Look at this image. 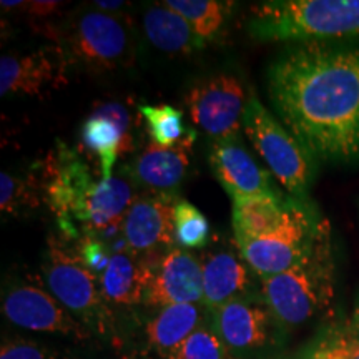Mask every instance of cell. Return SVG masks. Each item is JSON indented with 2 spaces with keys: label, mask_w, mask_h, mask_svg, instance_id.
<instances>
[{
  "label": "cell",
  "mask_w": 359,
  "mask_h": 359,
  "mask_svg": "<svg viewBox=\"0 0 359 359\" xmlns=\"http://www.w3.org/2000/svg\"><path fill=\"white\" fill-rule=\"evenodd\" d=\"M132 250L116 251L100 273V285L107 302L118 306L145 304L151 278V259Z\"/></svg>",
  "instance_id": "cell-20"
},
{
  "label": "cell",
  "mask_w": 359,
  "mask_h": 359,
  "mask_svg": "<svg viewBox=\"0 0 359 359\" xmlns=\"http://www.w3.org/2000/svg\"><path fill=\"white\" fill-rule=\"evenodd\" d=\"M93 6H95L98 11L118 13L122 8H125V6H128V4L123 2V0H114V2H109V0H97V2H93Z\"/></svg>",
  "instance_id": "cell-32"
},
{
  "label": "cell",
  "mask_w": 359,
  "mask_h": 359,
  "mask_svg": "<svg viewBox=\"0 0 359 359\" xmlns=\"http://www.w3.org/2000/svg\"><path fill=\"white\" fill-rule=\"evenodd\" d=\"M151 143L161 148L177 147L190 130L183 125V111L172 105H140L138 107Z\"/></svg>",
  "instance_id": "cell-26"
},
{
  "label": "cell",
  "mask_w": 359,
  "mask_h": 359,
  "mask_svg": "<svg viewBox=\"0 0 359 359\" xmlns=\"http://www.w3.org/2000/svg\"><path fill=\"white\" fill-rule=\"evenodd\" d=\"M203 303V264L188 250L170 248L151 259L145 304L161 309L172 304Z\"/></svg>",
  "instance_id": "cell-11"
},
{
  "label": "cell",
  "mask_w": 359,
  "mask_h": 359,
  "mask_svg": "<svg viewBox=\"0 0 359 359\" xmlns=\"http://www.w3.org/2000/svg\"><path fill=\"white\" fill-rule=\"evenodd\" d=\"M327 224L313 205L293 196L290 217L280 230L262 240L241 241L236 246L259 280L294 266L316 245Z\"/></svg>",
  "instance_id": "cell-7"
},
{
  "label": "cell",
  "mask_w": 359,
  "mask_h": 359,
  "mask_svg": "<svg viewBox=\"0 0 359 359\" xmlns=\"http://www.w3.org/2000/svg\"><path fill=\"white\" fill-rule=\"evenodd\" d=\"M62 2L57 0H34V2L25 4V11L32 20H42L52 17L53 13L60 11Z\"/></svg>",
  "instance_id": "cell-31"
},
{
  "label": "cell",
  "mask_w": 359,
  "mask_h": 359,
  "mask_svg": "<svg viewBox=\"0 0 359 359\" xmlns=\"http://www.w3.org/2000/svg\"><path fill=\"white\" fill-rule=\"evenodd\" d=\"M143 30L154 47L167 53L190 55L206 45L195 34L185 17L170 8L165 2L147 8L143 13Z\"/></svg>",
  "instance_id": "cell-23"
},
{
  "label": "cell",
  "mask_w": 359,
  "mask_h": 359,
  "mask_svg": "<svg viewBox=\"0 0 359 359\" xmlns=\"http://www.w3.org/2000/svg\"><path fill=\"white\" fill-rule=\"evenodd\" d=\"M210 165L231 200L278 191L271 183V173L255 161L240 137L215 142L210 151Z\"/></svg>",
  "instance_id": "cell-16"
},
{
  "label": "cell",
  "mask_w": 359,
  "mask_h": 359,
  "mask_svg": "<svg viewBox=\"0 0 359 359\" xmlns=\"http://www.w3.org/2000/svg\"><path fill=\"white\" fill-rule=\"evenodd\" d=\"M233 233L235 241L262 240L280 230L290 217L293 196L280 191L233 198Z\"/></svg>",
  "instance_id": "cell-19"
},
{
  "label": "cell",
  "mask_w": 359,
  "mask_h": 359,
  "mask_svg": "<svg viewBox=\"0 0 359 359\" xmlns=\"http://www.w3.org/2000/svg\"><path fill=\"white\" fill-rule=\"evenodd\" d=\"M67 64L58 47H42L29 53L0 58V95H42L67 83Z\"/></svg>",
  "instance_id": "cell-13"
},
{
  "label": "cell",
  "mask_w": 359,
  "mask_h": 359,
  "mask_svg": "<svg viewBox=\"0 0 359 359\" xmlns=\"http://www.w3.org/2000/svg\"><path fill=\"white\" fill-rule=\"evenodd\" d=\"M135 200L137 198L130 180L123 177L100 180L80 213L77 226H83L88 233L111 228L123 222Z\"/></svg>",
  "instance_id": "cell-22"
},
{
  "label": "cell",
  "mask_w": 359,
  "mask_h": 359,
  "mask_svg": "<svg viewBox=\"0 0 359 359\" xmlns=\"http://www.w3.org/2000/svg\"><path fill=\"white\" fill-rule=\"evenodd\" d=\"M212 326L231 356L255 353L266 348L275 339L271 313L259 299L238 298L212 311Z\"/></svg>",
  "instance_id": "cell-12"
},
{
  "label": "cell",
  "mask_w": 359,
  "mask_h": 359,
  "mask_svg": "<svg viewBox=\"0 0 359 359\" xmlns=\"http://www.w3.org/2000/svg\"><path fill=\"white\" fill-rule=\"evenodd\" d=\"M42 273L47 290L74 314L90 333L114 331V313L103 294L100 278L60 241L50 238Z\"/></svg>",
  "instance_id": "cell-5"
},
{
  "label": "cell",
  "mask_w": 359,
  "mask_h": 359,
  "mask_svg": "<svg viewBox=\"0 0 359 359\" xmlns=\"http://www.w3.org/2000/svg\"><path fill=\"white\" fill-rule=\"evenodd\" d=\"M246 102L243 85L235 75L228 74L201 80L185 97L191 120L215 142L240 137Z\"/></svg>",
  "instance_id": "cell-9"
},
{
  "label": "cell",
  "mask_w": 359,
  "mask_h": 359,
  "mask_svg": "<svg viewBox=\"0 0 359 359\" xmlns=\"http://www.w3.org/2000/svg\"><path fill=\"white\" fill-rule=\"evenodd\" d=\"M167 359H233V356L215 333L212 323H203Z\"/></svg>",
  "instance_id": "cell-29"
},
{
  "label": "cell",
  "mask_w": 359,
  "mask_h": 359,
  "mask_svg": "<svg viewBox=\"0 0 359 359\" xmlns=\"http://www.w3.org/2000/svg\"><path fill=\"white\" fill-rule=\"evenodd\" d=\"M43 198L58 219L62 231L77 235L79 218L97 182L83 160L67 143L57 140L43 167Z\"/></svg>",
  "instance_id": "cell-8"
},
{
  "label": "cell",
  "mask_w": 359,
  "mask_h": 359,
  "mask_svg": "<svg viewBox=\"0 0 359 359\" xmlns=\"http://www.w3.org/2000/svg\"><path fill=\"white\" fill-rule=\"evenodd\" d=\"M196 132L190 130L177 147L161 148L151 143L133 161L132 175L155 193H175L187 177Z\"/></svg>",
  "instance_id": "cell-18"
},
{
  "label": "cell",
  "mask_w": 359,
  "mask_h": 359,
  "mask_svg": "<svg viewBox=\"0 0 359 359\" xmlns=\"http://www.w3.org/2000/svg\"><path fill=\"white\" fill-rule=\"evenodd\" d=\"M165 4L185 17L195 34L205 43L219 39L235 7L233 2H222V0H167Z\"/></svg>",
  "instance_id": "cell-24"
},
{
  "label": "cell",
  "mask_w": 359,
  "mask_h": 359,
  "mask_svg": "<svg viewBox=\"0 0 359 359\" xmlns=\"http://www.w3.org/2000/svg\"><path fill=\"white\" fill-rule=\"evenodd\" d=\"M334 255L330 224L303 259L286 271L259 278V296L280 327L306 325L334 298Z\"/></svg>",
  "instance_id": "cell-2"
},
{
  "label": "cell",
  "mask_w": 359,
  "mask_h": 359,
  "mask_svg": "<svg viewBox=\"0 0 359 359\" xmlns=\"http://www.w3.org/2000/svg\"><path fill=\"white\" fill-rule=\"evenodd\" d=\"M27 2H20V0H4V2H0V6H2L4 11H11V8H24Z\"/></svg>",
  "instance_id": "cell-34"
},
{
  "label": "cell",
  "mask_w": 359,
  "mask_h": 359,
  "mask_svg": "<svg viewBox=\"0 0 359 359\" xmlns=\"http://www.w3.org/2000/svg\"><path fill=\"white\" fill-rule=\"evenodd\" d=\"M346 325H348L349 327H353V330L359 331V296H358V299H356V304H354V309H353V313H351V318H349Z\"/></svg>",
  "instance_id": "cell-33"
},
{
  "label": "cell",
  "mask_w": 359,
  "mask_h": 359,
  "mask_svg": "<svg viewBox=\"0 0 359 359\" xmlns=\"http://www.w3.org/2000/svg\"><path fill=\"white\" fill-rule=\"evenodd\" d=\"M53 39L67 64L90 72L128 67L135 57L133 29L127 17L97 7L82 8L70 15Z\"/></svg>",
  "instance_id": "cell-4"
},
{
  "label": "cell",
  "mask_w": 359,
  "mask_h": 359,
  "mask_svg": "<svg viewBox=\"0 0 359 359\" xmlns=\"http://www.w3.org/2000/svg\"><path fill=\"white\" fill-rule=\"evenodd\" d=\"M299 359H359V331L346 323L327 327L304 348Z\"/></svg>",
  "instance_id": "cell-27"
},
{
  "label": "cell",
  "mask_w": 359,
  "mask_h": 359,
  "mask_svg": "<svg viewBox=\"0 0 359 359\" xmlns=\"http://www.w3.org/2000/svg\"><path fill=\"white\" fill-rule=\"evenodd\" d=\"M82 143L100 165V180H110L118 156L133 148L130 110L122 102L98 103L83 122Z\"/></svg>",
  "instance_id": "cell-15"
},
{
  "label": "cell",
  "mask_w": 359,
  "mask_h": 359,
  "mask_svg": "<svg viewBox=\"0 0 359 359\" xmlns=\"http://www.w3.org/2000/svg\"><path fill=\"white\" fill-rule=\"evenodd\" d=\"M2 313L12 325L35 333L85 339L90 331L48 290L25 281L11 283L2 294Z\"/></svg>",
  "instance_id": "cell-10"
},
{
  "label": "cell",
  "mask_w": 359,
  "mask_h": 359,
  "mask_svg": "<svg viewBox=\"0 0 359 359\" xmlns=\"http://www.w3.org/2000/svg\"><path fill=\"white\" fill-rule=\"evenodd\" d=\"M175 245L182 250H200L208 245L210 222L190 201L178 198L173 213Z\"/></svg>",
  "instance_id": "cell-28"
},
{
  "label": "cell",
  "mask_w": 359,
  "mask_h": 359,
  "mask_svg": "<svg viewBox=\"0 0 359 359\" xmlns=\"http://www.w3.org/2000/svg\"><path fill=\"white\" fill-rule=\"evenodd\" d=\"M203 323V306L200 303L156 309L143 330V349L150 358L167 359Z\"/></svg>",
  "instance_id": "cell-21"
},
{
  "label": "cell",
  "mask_w": 359,
  "mask_h": 359,
  "mask_svg": "<svg viewBox=\"0 0 359 359\" xmlns=\"http://www.w3.org/2000/svg\"><path fill=\"white\" fill-rule=\"evenodd\" d=\"M243 130L290 196L304 198L313 178V155L255 95L246 102Z\"/></svg>",
  "instance_id": "cell-6"
},
{
  "label": "cell",
  "mask_w": 359,
  "mask_h": 359,
  "mask_svg": "<svg viewBox=\"0 0 359 359\" xmlns=\"http://www.w3.org/2000/svg\"><path fill=\"white\" fill-rule=\"evenodd\" d=\"M203 306L217 309L238 298H248L255 286V273L245 258L230 250H217L203 262Z\"/></svg>",
  "instance_id": "cell-17"
},
{
  "label": "cell",
  "mask_w": 359,
  "mask_h": 359,
  "mask_svg": "<svg viewBox=\"0 0 359 359\" xmlns=\"http://www.w3.org/2000/svg\"><path fill=\"white\" fill-rule=\"evenodd\" d=\"M177 200L175 193H154L135 200L122 222L127 248L140 257H150L160 248L170 250L175 245Z\"/></svg>",
  "instance_id": "cell-14"
},
{
  "label": "cell",
  "mask_w": 359,
  "mask_h": 359,
  "mask_svg": "<svg viewBox=\"0 0 359 359\" xmlns=\"http://www.w3.org/2000/svg\"><path fill=\"white\" fill-rule=\"evenodd\" d=\"M43 182L34 172L0 173V210L7 217H24L40 206Z\"/></svg>",
  "instance_id": "cell-25"
},
{
  "label": "cell",
  "mask_w": 359,
  "mask_h": 359,
  "mask_svg": "<svg viewBox=\"0 0 359 359\" xmlns=\"http://www.w3.org/2000/svg\"><path fill=\"white\" fill-rule=\"evenodd\" d=\"M248 34L262 42L359 37V0H268L251 7Z\"/></svg>",
  "instance_id": "cell-3"
},
{
  "label": "cell",
  "mask_w": 359,
  "mask_h": 359,
  "mask_svg": "<svg viewBox=\"0 0 359 359\" xmlns=\"http://www.w3.org/2000/svg\"><path fill=\"white\" fill-rule=\"evenodd\" d=\"M268 93L278 118L313 158H359V47L294 45L269 67Z\"/></svg>",
  "instance_id": "cell-1"
},
{
  "label": "cell",
  "mask_w": 359,
  "mask_h": 359,
  "mask_svg": "<svg viewBox=\"0 0 359 359\" xmlns=\"http://www.w3.org/2000/svg\"><path fill=\"white\" fill-rule=\"evenodd\" d=\"M0 359H70L57 349L27 338H7L2 341Z\"/></svg>",
  "instance_id": "cell-30"
}]
</instances>
